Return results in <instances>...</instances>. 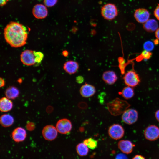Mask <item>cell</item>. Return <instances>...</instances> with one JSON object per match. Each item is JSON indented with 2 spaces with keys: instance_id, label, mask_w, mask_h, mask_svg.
Segmentation results:
<instances>
[{
  "instance_id": "cell-1",
  "label": "cell",
  "mask_w": 159,
  "mask_h": 159,
  "mask_svg": "<svg viewBox=\"0 0 159 159\" xmlns=\"http://www.w3.org/2000/svg\"><path fill=\"white\" fill-rule=\"evenodd\" d=\"M4 34L6 41L12 47H20L26 43L28 36L27 29L19 23L10 22L4 28Z\"/></svg>"
},
{
  "instance_id": "cell-2",
  "label": "cell",
  "mask_w": 159,
  "mask_h": 159,
  "mask_svg": "<svg viewBox=\"0 0 159 159\" xmlns=\"http://www.w3.org/2000/svg\"><path fill=\"white\" fill-rule=\"evenodd\" d=\"M101 13L104 19L111 20L115 19L117 15L118 11L115 5L111 3H108L102 7Z\"/></svg>"
},
{
  "instance_id": "cell-3",
  "label": "cell",
  "mask_w": 159,
  "mask_h": 159,
  "mask_svg": "<svg viewBox=\"0 0 159 159\" xmlns=\"http://www.w3.org/2000/svg\"><path fill=\"white\" fill-rule=\"evenodd\" d=\"M125 103V101L116 98L107 104L108 110L113 115H118L124 110V109L122 108V106Z\"/></svg>"
},
{
  "instance_id": "cell-4",
  "label": "cell",
  "mask_w": 159,
  "mask_h": 159,
  "mask_svg": "<svg viewBox=\"0 0 159 159\" xmlns=\"http://www.w3.org/2000/svg\"><path fill=\"white\" fill-rule=\"evenodd\" d=\"M138 117V112L133 109H129L123 112L122 116V120L125 123L132 125L137 121Z\"/></svg>"
},
{
  "instance_id": "cell-5",
  "label": "cell",
  "mask_w": 159,
  "mask_h": 159,
  "mask_svg": "<svg viewBox=\"0 0 159 159\" xmlns=\"http://www.w3.org/2000/svg\"><path fill=\"white\" fill-rule=\"evenodd\" d=\"M125 84L128 86L135 87L140 82V79L138 74L134 71L128 72L123 77Z\"/></svg>"
},
{
  "instance_id": "cell-6",
  "label": "cell",
  "mask_w": 159,
  "mask_h": 159,
  "mask_svg": "<svg viewBox=\"0 0 159 159\" xmlns=\"http://www.w3.org/2000/svg\"><path fill=\"white\" fill-rule=\"evenodd\" d=\"M108 133L109 135L112 139L117 140L123 136L125 131L121 125L119 124H114L109 127Z\"/></svg>"
},
{
  "instance_id": "cell-7",
  "label": "cell",
  "mask_w": 159,
  "mask_h": 159,
  "mask_svg": "<svg viewBox=\"0 0 159 159\" xmlns=\"http://www.w3.org/2000/svg\"><path fill=\"white\" fill-rule=\"evenodd\" d=\"M20 59L22 63L27 66L34 64L36 62L34 51L26 50L23 51L20 55Z\"/></svg>"
},
{
  "instance_id": "cell-8",
  "label": "cell",
  "mask_w": 159,
  "mask_h": 159,
  "mask_svg": "<svg viewBox=\"0 0 159 159\" xmlns=\"http://www.w3.org/2000/svg\"><path fill=\"white\" fill-rule=\"evenodd\" d=\"M56 127L58 132L60 133L66 134L71 130L72 125L71 122L69 120L63 118L57 122Z\"/></svg>"
},
{
  "instance_id": "cell-9",
  "label": "cell",
  "mask_w": 159,
  "mask_h": 159,
  "mask_svg": "<svg viewBox=\"0 0 159 159\" xmlns=\"http://www.w3.org/2000/svg\"><path fill=\"white\" fill-rule=\"evenodd\" d=\"M144 135L146 139L148 140H156L159 138V128L155 125H150L145 129Z\"/></svg>"
},
{
  "instance_id": "cell-10",
  "label": "cell",
  "mask_w": 159,
  "mask_h": 159,
  "mask_svg": "<svg viewBox=\"0 0 159 159\" xmlns=\"http://www.w3.org/2000/svg\"><path fill=\"white\" fill-rule=\"evenodd\" d=\"M58 132L56 127L52 125H47L43 128L42 134L45 140L52 141L56 138L57 136Z\"/></svg>"
},
{
  "instance_id": "cell-11",
  "label": "cell",
  "mask_w": 159,
  "mask_h": 159,
  "mask_svg": "<svg viewBox=\"0 0 159 159\" xmlns=\"http://www.w3.org/2000/svg\"><path fill=\"white\" fill-rule=\"evenodd\" d=\"M150 16L149 12L144 8L137 9L134 14V17L137 22L140 23H144L148 20Z\"/></svg>"
},
{
  "instance_id": "cell-12",
  "label": "cell",
  "mask_w": 159,
  "mask_h": 159,
  "mask_svg": "<svg viewBox=\"0 0 159 159\" xmlns=\"http://www.w3.org/2000/svg\"><path fill=\"white\" fill-rule=\"evenodd\" d=\"M32 13L36 18L42 19L47 17L48 12L45 5L42 4H37L34 7L32 10Z\"/></svg>"
},
{
  "instance_id": "cell-13",
  "label": "cell",
  "mask_w": 159,
  "mask_h": 159,
  "mask_svg": "<svg viewBox=\"0 0 159 159\" xmlns=\"http://www.w3.org/2000/svg\"><path fill=\"white\" fill-rule=\"evenodd\" d=\"M135 145L130 141L127 140H122L118 143V147L121 151L124 154H129L133 151Z\"/></svg>"
},
{
  "instance_id": "cell-14",
  "label": "cell",
  "mask_w": 159,
  "mask_h": 159,
  "mask_svg": "<svg viewBox=\"0 0 159 159\" xmlns=\"http://www.w3.org/2000/svg\"><path fill=\"white\" fill-rule=\"evenodd\" d=\"M26 136V130L21 127H18L15 129L12 133L13 139L16 142H19L23 141Z\"/></svg>"
},
{
  "instance_id": "cell-15",
  "label": "cell",
  "mask_w": 159,
  "mask_h": 159,
  "mask_svg": "<svg viewBox=\"0 0 159 159\" xmlns=\"http://www.w3.org/2000/svg\"><path fill=\"white\" fill-rule=\"evenodd\" d=\"M81 95L84 97H89L92 96L96 92V89L93 85L88 84L83 85L80 90Z\"/></svg>"
},
{
  "instance_id": "cell-16",
  "label": "cell",
  "mask_w": 159,
  "mask_h": 159,
  "mask_svg": "<svg viewBox=\"0 0 159 159\" xmlns=\"http://www.w3.org/2000/svg\"><path fill=\"white\" fill-rule=\"evenodd\" d=\"M78 63L73 61H69L64 65V69L68 73L72 74L76 73L79 68Z\"/></svg>"
},
{
  "instance_id": "cell-17",
  "label": "cell",
  "mask_w": 159,
  "mask_h": 159,
  "mask_svg": "<svg viewBox=\"0 0 159 159\" xmlns=\"http://www.w3.org/2000/svg\"><path fill=\"white\" fill-rule=\"evenodd\" d=\"M102 79L106 83L111 85L115 82L117 77L114 71H108L105 72L103 73Z\"/></svg>"
},
{
  "instance_id": "cell-18",
  "label": "cell",
  "mask_w": 159,
  "mask_h": 159,
  "mask_svg": "<svg viewBox=\"0 0 159 159\" xmlns=\"http://www.w3.org/2000/svg\"><path fill=\"white\" fill-rule=\"evenodd\" d=\"M13 107V103L9 99L3 97L0 100V109L2 112H6L10 111Z\"/></svg>"
},
{
  "instance_id": "cell-19",
  "label": "cell",
  "mask_w": 159,
  "mask_h": 159,
  "mask_svg": "<svg viewBox=\"0 0 159 159\" xmlns=\"http://www.w3.org/2000/svg\"><path fill=\"white\" fill-rule=\"evenodd\" d=\"M158 23L155 20L151 19L144 23L143 27L147 31L152 32L157 30L158 28Z\"/></svg>"
},
{
  "instance_id": "cell-20",
  "label": "cell",
  "mask_w": 159,
  "mask_h": 159,
  "mask_svg": "<svg viewBox=\"0 0 159 159\" xmlns=\"http://www.w3.org/2000/svg\"><path fill=\"white\" fill-rule=\"evenodd\" d=\"M14 120L11 115L5 114L2 115L0 118L1 125L4 127H8L11 125L14 122Z\"/></svg>"
},
{
  "instance_id": "cell-21",
  "label": "cell",
  "mask_w": 159,
  "mask_h": 159,
  "mask_svg": "<svg viewBox=\"0 0 159 159\" xmlns=\"http://www.w3.org/2000/svg\"><path fill=\"white\" fill-rule=\"evenodd\" d=\"M19 93L18 89L14 86L8 87L6 90L5 94L7 98L10 99H14L17 97Z\"/></svg>"
},
{
  "instance_id": "cell-22",
  "label": "cell",
  "mask_w": 159,
  "mask_h": 159,
  "mask_svg": "<svg viewBox=\"0 0 159 159\" xmlns=\"http://www.w3.org/2000/svg\"><path fill=\"white\" fill-rule=\"evenodd\" d=\"M89 148L83 143L78 144L76 146V150L77 153L81 156L87 155L89 152Z\"/></svg>"
},
{
  "instance_id": "cell-23",
  "label": "cell",
  "mask_w": 159,
  "mask_h": 159,
  "mask_svg": "<svg viewBox=\"0 0 159 159\" xmlns=\"http://www.w3.org/2000/svg\"><path fill=\"white\" fill-rule=\"evenodd\" d=\"M120 94L125 99H130L134 95V90L131 87L128 86L123 89Z\"/></svg>"
},
{
  "instance_id": "cell-24",
  "label": "cell",
  "mask_w": 159,
  "mask_h": 159,
  "mask_svg": "<svg viewBox=\"0 0 159 159\" xmlns=\"http://www.w3.org/2000/svg\"><path fill=\"white\" fill-rule=\"evenodd\" d=\"M83 143L89 148L92 150L96 148L97 145V141L91 138L85 140Z\"/></svg>"
},
{
  "instance_id": "cell-25",
  "label": "cell",
  "mask_w": 159,
  "mask_h": 159,
  "mask_svg": "<svg viewBox=\"0 0 159 159\" xmlns=\"http://www.w3.org/2000/svg\"><path fill=\"white\" fill-rule=\"evenodd\" d=\"M143 48L145 50L149 52L151 51L154 48V44L151 41H147L144 44Z\"/></svg>"
},
{
  "instance_id": "cell-26",
  "label": "cell",
  "mask_w": 159,
  "mask_h": 159,
  "mask_svg": "<svg viewBox=\"0 0 159 159\" xmlns=\"http://www.w3.org/2000/svg\"><path fill=\"white\" fill-rule=\"evenodd\" d=\"M34 54L36 63H40L43 59L44 57L43 54L41 52L35 51H34Z\"/></svg>"
},
{
  "instance_id": "cell-27",
  "label": "cell",
  "mask_w": 159,
  "mask_h": 159,
  "mask_svg": "<svg viewBox=\"0 0 159 159\" xmlns=\"http://www.w3.org/2000/svg\"><path fill=\"white\" fill-rule=\"evenodd\" d=\"M57 0H44V3L46 6L51 7L54 5Z\"/></svg>"
},
{
  "instance_id": "cell-28",
  "label": "cell",
  "mask_w": 159,
  "mask_h": 159,
  "mask_svg": "<svg viewBox=\"0 0 159 159\" xmlns=\"http://www.w3.org/2000/svg\"><path fill=\"white\" fill-rule=\"evenodd\" d=\"M152 55V53L150 52L145 50L143 51L141 54V56L146 59H149Z\"/></svg>"
},
{
  "instance_id": "cell-29",
  "label": "cell",
  "mask_w": 159,
  "mask_h": 159,
  "mask_svg": "<svg viewBox=\"0 0 159 159\" xmlns=\"http://www.w3.org/2000/svg\"><path fill=\"white\" fill-rule=\"evenodd\" d=\"M115 159H128V158L125 154L119 153L117 155Z\"/></svg>"
},
{
  "instance_id": "cell-30",
  "label": "cell",
  "mask_w": 159,
  "mask_h": 159,
  "mask_svg": "<svg viewBox=\"0 0 159 159\" xmlns=\"http://www.w3.org/2000/svg\"><path fill=\"white\" fill-rule=\"evenodd\" d=\"M154 14L156 18L159 20V6H158L154 10Z\"/></svg>"
},
{
  "instance_id": "cell-31",
  "label": "cell",
  "mask_w": 159,
  "mask_h": 159,
  "mask_svg": "<svg viewBox=\"0 0 159 159\" xmlns=\"http://www.w3.org/2000/svg\"><path fill=\"white\" fill-rule=\"evenodd\" d=\"M26 127L28 130H32L34 128V125L33 123L30 122L27 124Z\"/></svg>"
},
{
  "instance_id": "cell-32",
  "label": "cell",
  "mask_w": 159,
  "mask_h": 159,
  "mask_svg": "<svg viewBox=\"0 0 159 159\" xmlns=\"http://www.w3.org/2000/svg\"><path fill=\"white\" fill-rule=\"evenodd\" d=\"M76 80L78 83H81L84 81V78L82 76H78L76 77Z\"/></svg>"
},
{
  "instance_id": "cell-33",
  "label": "cell",
  "mask_w": 159,
  "mask_h": 159,
  "mask_svg": "<svg viewBox=\"0 0 159 159\" xmlns=\"http://www.w3.org/2000/svg\"><path fill=\"white\" fill-rule=\"evenodd\" d=\"M132 159H145V158L140 155H135Z\"/></svg>"
},
{
  "instance_id": "cell-34",
  "label": "cell",
  "mask_w": 159,
  "mask_h": 159,
  "mask_svg": "<svg viewBox=\"0 0 159 159\" xmlns=\"http://www.w3.org/2000/svg\"><path fill=\"white\" fill-rule=\"evenodd\" d=\"M9 0H0V4L1 6H2L5 5Z\"/></svg>"
},
{
  "instance_id": "cell-35",
  "label": "cell",
  "mask_w": 159,
  "mask_h": 159,
  "mask_svg": "<svg viewBox=\"0 0 159 159\" xmlns=\"http://www.w3.org/2000/svg\"><path fill=\"white\" fill-rule=\"evenodd\" d=\"M155 117L157 121L159 122V110H158L156 112Z\"/></svg>"
},
{
  "instance_id": "cell-36",
  "label": "cell",
  "mask_w": 159,
  "mask_h": 159,
  "mask_svg": "<svg viewBox=\"0 0 159 159\" xmlns=\"http://www.w3.org/2000/svg\"><path fill=\"white\" fill-rule=\"evenodd\" d=\"M0 87H3L4 85L5 82L4 80L1 77L0 78Z\"/></svg>"
},
{
  "instance_id": "cell-37",
  "label": "cell",
  "mask_w": 159,
  "mask_h": 159,
  "mask_svg": "<svg viewBox=\"0 0 159 159\" xmlns=\"http://www.w3.org/2000/svg\"><path fill=\"white\" fill-rule=\"evenodd\" d=\"M155 35L157 38L159 40V28L156 31Z\"/></svg>"
},
{
  "instance_id": "cell-38",
  "label": "cell",
  "mask_w": 159,
  "mask_h": 159,
  "mask_svg": "<svg viewBox=\"0 0 159 159\" xmlns=\"http://www.w3.org/2000/svg\"><path fill=\"white\" fill-rule=\"evenodd\" d=\"M64 52L65 53H63V54L64 56H66L68 55V52H67L65 51H64Z\"/></svg>"
}]
</instances>
